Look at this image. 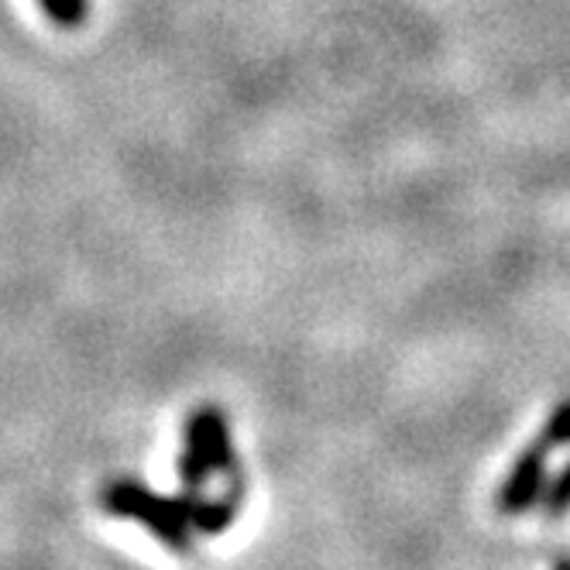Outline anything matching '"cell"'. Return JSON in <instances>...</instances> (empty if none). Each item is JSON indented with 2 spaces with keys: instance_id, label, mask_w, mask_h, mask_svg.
<instances>
[{
  "instance_id": "1",
  "label": "cell",
  "mask_w": 570,
  "mask_h": 570,
  "mask_svg": "<svg viewBox=\"0 0 570 570\" xmlns=\"http://www.w3.org/2000/svg\"><path fill=\"white\" fill-rule=\"evenodd\" d=\"M100 505L107 515L131 519V522H141L145 529H151L161 547H169L176 553L193 550L196 529L189 522L183 495H158L135 478H114L104 484Z\"/></svg>"
},
{
  "instance_id": "2",
  "label": "cell",
  "mask_w": 570,
  "mask_h": 570,
  "mask_svg": "<svg viewBox=\"0 0 570 570\" xmlns=\"http://www.w3.org/2000/svg\"><path fill=\"white\" fill-rule=\"evenodd\" d=\"M237 458H234V436H230V420L220 405L207 402L196 405L183 430V454H179V481L183 488L203 492V484L210 474H237Z\"/></svg>"
},
{
  "instance_id": "4",
  "label": "cell",
  "mask_w": 570,
  "mask_h": 570,
  "mask_svg": "<svg viewBox=\"0 0 570 570\" xmlns=\"http://www.w3.org/2000/svg\"><path fill=\"white\" fill-rule=\"evenodd\" d=\"M183 505L189 512V522L199 537H217L224 529L234 525L237 519V509H240V499H244V474H230L227 481V492L220 499H207L203 492H193V488H183Z\"/></svg>"
},
{
  "instance_id": "3",
  "label": "cell",
  "mask_w": 570,
  "mask_h": 570,
  "mask_svg": "<svg viewBox=\"0 0 570 570\" xmlns=\"http://www.w3.org/2000/svg\"><path fill=\"white\" fill-rule=\"evenodd\" d=\"M547 458H550V446L543 440L529 443L525 451L515 458V464L509 468L499 495H495V509L502 515H522L529 512L537 502H543V492L550 484L547 474Z\"/></svg>"
},
{
  "instance_id": "7",
  "label": "cell",
  "mask_w": 570,
  "mask_h": 570,
  "mask_svg": "<svg viewBox=\"0 0 570 570\" xmlns=\"http://www.w3.org/2000/svg\"><path fill=\"white\" fill-rule=\"evenodd\" d=\"M550 451H557V446H570V399L557 402L547 423H543V436H540Z\"/></svg>"
},
{
  "instance_id": "5",
  "label": "cell",
  "mask_w": 570,
  "mask_h": 570,
  "mask_svg": "<svg viewBox=\"0 0 570 570\" xmlns=\"http://www.w3.org/2000/svg\"><path fill=\"white\" fill-rule=\"evenodd\" d=\"M38 4H42L46 18L62 31L83 28L90 18V0H38Z\"/></svg>"
},
{
  "instance_id": "8",
  "label": "cell",
  "mask_w": 570,
  "mask_h": 570,
  "mask_svg": "<svg viewBox=\"0 0 570 570\" xmlns=\"http://www.w3.org/2000/svg\"><path fill=\"white\" fill-rule=\"evenodd\" d=\"M553 570H570V553H560V557L553 560Z\"/></svg>"
},
{
  "instance_id": "6",
  "label": "cell",
  "mask_w": 570,
  "mask_h": 570,
  "mask_svg": "<svg viewBox=\"0 0 570 570\" xmlns=\"http://www.w3.org/2000/svg\"><path fill=\"white\" fill-rule=\"evenodd\" d=\"M543 515L547 519H560V515H567L570 512V461L550 478V484H547V492H543Z\"/></svg>"
}]
</instances>
